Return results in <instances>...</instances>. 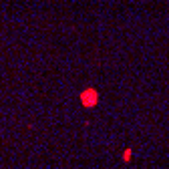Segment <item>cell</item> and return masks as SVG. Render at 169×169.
I'll use <instances>...</instances> for the list:
<instances>
[{"mask_svg": "<svg viewBox=\"0 0 169 169\" xmlns=\"http://www.w3.org/2000/svg\"><path fill=\"white\" fill-rule=\"evenodd\" d=\"M81 103H83V107H95L97 103H99V93L93 89V87H89V89H85L83 93H81Z\"/></svg>", "mask_w": 169, "mask_h": 169, "instance_id": "6da1fadb", "label": "cell"}, {"mask_svg": "<svg viewBox=\"0 0 169 169\" xmlns=\"http://www.w3.org/2000/svg\"><path fill=\"white\" fill-rule=\"evenodd\" d=\"M123 159H125V161H129V159H131V149H127V151L123 153Z\"/></svg>", "mask_w": 169, "mask_h": 169, "instance_id": "7a4b0ae2", "label": "cell"}]
</instances>
